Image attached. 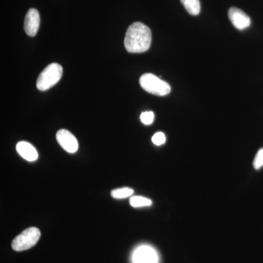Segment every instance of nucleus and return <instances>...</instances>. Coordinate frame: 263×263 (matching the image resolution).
<instances>
[{"label": "nucleus", "mask_w": 263, "mask_h": 263, "mask_svg": "<svg viewBox=\"0 0 263 263\" xmlns=\"http://www.w3.org/2000/svg\"><path fill=\"white\" fill-rule=\"evenodd\" d=\"M152 32L141 22H135L128 27L124 38V46L129 53H139L149 49Z\"/></svg>", "instance_id": "f257e3e1"}, {"label": "nucleus", "mask_w": 263, "mask_h": 263, "mask_svg": "<svg viewBox=\"0 0 263 263\" xmlns=\"http://www.w3.org/2000/svg\"><path fill=\"white\" fill-rule=\"evenodd\" d=\"M62 67L57 63L48 65L40 74L37 81V88L40 91H46L51 89L62 79Z\"/></svg>", "instance_id": "f03ea898"}, {"label": "nucleus", "mask_w": 263, "mask_h": 263, "mask_svg": "<svg viewBox=\"0 0 263 263\" xmlns=\"http://www.w3.org/2000/svg\"><path fill=\"white\" fill-rule=\"evenodd\" d=\"M140 85L145 91L157 96H165L171 92V86L154 74H143L140 78Z\"/></svg>", "instance_id": "7ed1b4c3"}, {"label": "nucleus", "mask_w": 263, "mask_h": 263, "mask_svg": "<svg viewBox=\"0 0 263 263\" xmlns=\"http://www.w3.org/2000/svg\"><path fill=\"white\" fill-rule=\"evenodd\" d=\"M41 231L37 228H27L15 237L12 242V249L15 252H22L34 247L41 238Z\"/></svg>", "instance_id": "20e7f679"}, {"label": "nucleus", "mask_w": 263, "mask_h": 263, "mask_svg": "<svg viewBox=\"0 0 263 263\" xmlns=\"http://www.w3.org/2000/svg\"><path fill=\"white\" fill-rule=\"evenodd\" d=\"M57 140L63 149L69 153H75L79 149V143L76 137L67 129L57 132Z\"/></svg>", "instance_id": "39448f33"}, {"label": "nucleus", "mask_w": 263, "mask_h": 263, "mask_svg": "<svg viewBox=\"0 0 263 263\" xmlns=\"http://www.w3.org/2000/svg\"><path fill=\"white\" fill-rule=\"evenodd\" d=\"M228 17L235 28L239 30H243L250 27V18L239 8H234V7L230 8L228 10Z\"/></svg>", "instance_id": "423d86ee"}, {"label": "nucleus", "mask_w": 263, "mask_h": 263, "mask_svg": "<svg viewBox=\"0 0 263 263\" xmlns=\"http://www.w3.org/2000/svg\"><path fill=\"white\" fill-rule=\"evenodd\" d=\"M41 23L39 12L34 8H31L27 13L24 21V31L30 37L37 34Z\"/></svg>", "instance_id": "0eeeda50"}, {"label": "nucleus", "mask_w": 263, "mask_h": 263, "mask_svg": "<svg viewBox=\"0 0 263 263\" xmlns=\"http://www.w3.org/2000/svg\"><path fill=\"white\" fill-rule=\"evenodd\" d=\"M134 263H157V256L152 247H139L133 254Z\"/></svg>", "instance_id": "6e6552de"}, {"label": "nucleus", "mask_w": 263, "mask_h": 263, "mask_svg": "<svg viewBox=\"0 0 263 263\" xmlns=\"http://www.w3.org/2000/svg\"><path fill=\"white\" fill-rule=\"evenodd\" d=\"M16 150L19 155L22 156L24 160L33 162L37 160L38 153L36 148L29 143L21 141L17 143Z\"/></svg>", "instance_id": "1a4fd4ad"}, {"label": "nucleus", "mask_w": 263, "mask_h": 263, "mask_svg": "<svg viewBox=\"0 0 263 263\" xmlns=\"http://www.w3.org/2000/svg\"><path fill=\"white\" fill-rule=\"evenodd\" d=\"M186 11L192 15H197L200 13V0H181Z\"/></svg>", "instance_id": "9d476101"}, {"label": "nucleus", "mask_w": 263, "mask_h": 263, "mask_svg": "<svg viewBox=\"0 0 263 263\" xmlns=\"http://www.w3.org/2000/svg\"><path fill=\"white\" fill-rule=\"evenodd\" d=\"M129 202H130L131 206L134 208L150 206L152 204V201L150 199L141 196L132 197L130 200H129Z\"/></svg>", "instance_id": "9b49d317"}, {"label": "nucleus", "mask_w": 263, "mask_h": 263, "mask_svg": "<svg viewBox=\"0 0 263 263\" xmlns=\"http://www.w3.org/2000/svg\"><path fill=\"white\" fill-rule=\"evenodd\" d=\"M134 191L130 188L124 187L122 189H117L111 192V196L116 199L126 198V197L131 196Z\"/></svg>", "instance_id": "f8f14e48"}, {"label": "nucleus", "mask_w": 263, "mask_h": 263, "mask_svg": "<svg viewBox=\"0 0 263 263\" xmlns=\"http://www.w3.org/2000/svg\"><path fill=\"white\" fill-rule=\"evenodd\" d=\"M141 120L146 125H150L155 120V114L152 111L143 112L141 115Z\"/></svg>", "instance_id": "ddd939ff"}, {"label": "nucleus", "mask_w": 263, "mask_h": 263, "mask_svg": "<svg viewBox=\"0 0 263 263\" xmlns=\"http://www.w3.org/2000/svg\"><path fill=\"white\" fill-rule=\"evenodd\" d=\"M152 141L156 146H161V145L164 144L165 143L166 137L164 136V133L160 132V133H157L154 135L153 137H152Z\"/></svg>", "instance_id": "4468645a"}, {"label": "nucleus", "mask_w": 263, "mask_h": 263, "mask_svg": "<svg viewBox=\"0 0 263 263\" xmlns=\"http://www.w3.org/2000/svg\"><path fill=\"white\" fill-rule=\"evenodd\" d=\"M263 166V148H261L257 152L254 160V167L256 170L261 168Z\"/></svg>", "instance_id": "2eb2a0df"}]
</instances>
